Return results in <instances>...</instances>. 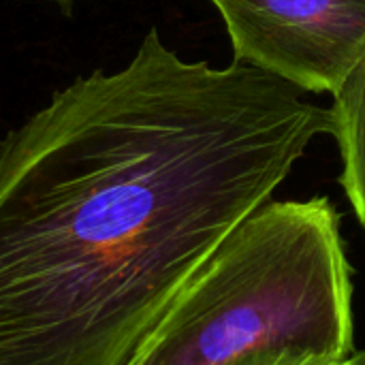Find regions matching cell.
I'll return each instance as SVG.
<instances>
[{
    "instance_id": "cell-1",
    "label": "cell",
    "mask_w": 365,
    "mask_h": 365,
    "mask_svg": "<svg viewBox=\"0 0 365 365\" xmlns=\"http://www.w3.org/2000/svg\"><path fill=\"white\" fill-rule=\"evenodd\" d=\"M152 28L0 137V365H128L218 246L289 178L331 107Z\"/></svg>"
},
{
    "instance_id": "cell-2",
    "label": "cell",
    "mask_w": 365,
    "mask_h": 365,
    "mask_svg": "<svg viewBox=\"0 0 365 365\" xmlns=\"http://www.w3.org/2000/svg\"><path fill=\"white\" fill-rule=\"evenodd\" d=\"M269 349L355 355L353 278L325 197L267 201L184 287L128 365H225Z\"/></svg>"
},
{
    "instance_id": "cell-3",
    "label": "cell",
    "mask_w": 365,
    "mask_h": 365,
    "mask_svg": "<svg viewBox=\"0 0 365 365\" xmlns=\"http://www.w3.org/2000/svg\"><path fill=\"white\" fill-rule=\"evenodd\" d=\"M233 60L336 96L365 56V0H212Z\"/></svg>"
},
{
    "instance_id": "cell-4",
    "label": "cell",
    "mask_w": 365,
    "mask_h": 365,
    "mask_svg": "<svg viewBox=\"0 0 365 365\" xmlns=\"http://www.w3.org/2000/svg\"><path fill=\"white\" fill-rule=\"evenodd\" d=\"M334 98V135L342 158L340 184L365 229V56Z\"/></svg>"
},
{
    "instance_id": "cell-5",
    "label": "cell",
    "mask_w": 365,
    "mask_h": 365,
    "mask_svg": "<svg viewBox=\"0 0 365 365\" xmlns=\"http://www.w3.org/2000/svg\"><path fill=\"white\" fill-rule=\"evenodd\" d=\"M225 365H351V359H331L312 353L291 351V349H269V351H255L240 355Z\"/></svg>"
},
{
    "instance_id": "cell-6",
    "label": "cell",
    "mask_w": 365,
    "mask_h": 365,
    "mask_svg": "<svg viewBox=\"0 0 365 365\" xmlns=\"http://www.w3.org/2000/svg\"><path fill=\"white\" fill-rule=\"evenodd\" d=\"M351 365H365V351H359L351 357Z\"/></svg>"
},
{
    "instance_id": "cell-7",
    "label": "cell",
    "mask_w": 365,
    "mask_h": 365,
    "mask_svg": "<svg viewBox=\"0 0 365 365\" xmlns=\"http://www.w3.org/2000/svg\"><path fill=\"white\" fill-rule=\"evenodd\" d=\"M58 2H62V0H58Z\"/></svg>"
}]
</instances>
